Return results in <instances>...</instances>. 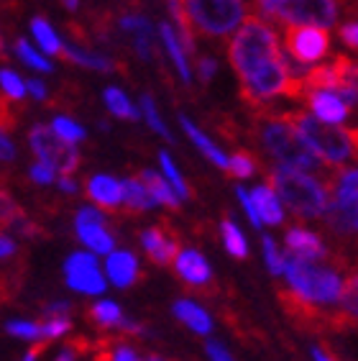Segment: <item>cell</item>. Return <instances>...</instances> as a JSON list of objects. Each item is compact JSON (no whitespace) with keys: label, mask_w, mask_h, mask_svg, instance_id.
I'll return each mask as SVG.
<instances>
[{"label":"cell","mask_w":358,"mask_h":361,"mask_svg":"<svg viewBox=\"0 0 358 361\" xmlns=\"http://www.w3.org/2000/svg\"><path fill=\"white\" fill-rule=\"evenodd\" d=\"M207 356H210V361H235L218 341H210V343H207Z\"/></svg>","instance_id":"cell-45"},{"label":"cell","mask_w":358,"mask_h":361,"mask_svg":"<svg viewBox=\"0 0 358 361\" xmlns=\"http://www.w3.org/2000/svg\"><path fill=\"white\" fill-rule=\"evenodd\" d=\"M64 6H67L69 11H75V8L80 6V0H64Z\"/></svg>","instance_id":"cell-55"},{"label":"cell","mask_w":358,"mask_h":361,"mask_svg":"<svg viewBox=\"0 0 358 361\" xmlns=\"http://www.w3.org/2000/svg\"><path fill=\"white\" fill-rule=\"evenodd\" d=\"M47 346H49V343H47V338H39V343H36V346L31 348V351H28V354H26V359H23V361H36V356L42 354V348H47Z\"/></svg>","instance_id":"cell-51"},{"label":"cell","mask_w":358,"mask_h":361,"mask_svg":"<svg viewBox=\"0 0 358 361\" xmlns=\"http://www.w3.org/2000/svg\"><path fill=\"white\" fill-rule=\"evenodd\" d=\"M59 188H62L64 192H75V182H72V177H59Z\"/></svg>","instance_id":"cell-52"},{"label":"cell","mask_w":358,"mask_h":361,"mask_svg":"<svg viewBox=\"0 0 358 361\" xmlns=\"http://www.w3.org/2000/svg\"><path fill=\"white\" fill-rule=\"evenodd\" d=\"M340 39L351 49H358V18L356 21H348L345 26H340Z\"/></svg>","instance_id":"cell-44"},{"label":"cell","mask_w":358,"mask_h":361,"mask_svg":"<svg viewBox=\"0 0 358 361\" xmlns=\"http://www.w3.org/2000/svg\"><path fill=\"white\" fill-rule=\"evenodd\" d=\"M105 269L116 287H131L138 279V262L131 251H111Z\"/></svg>","instance_id":"cell-19"},{"label":"cell","mask_w":358,"mask_h":361,"mask_svg":"<svg viewBox=\"0 0 358 361\" xmlns=\"http://www.w3.org/2000/svg\"><path fill=\"white\" fill-rule=\"evenodd\" d=\"M6 54V49H3V36H0V56Z\"/></svg>","instance_id":"cell-56"},{"label":"cell","mask_w":358,"mask_h":361,"mask_svg":"<svg viewBox=\"0 0 358 361\" xmlns=\"http://www.w3.org/2000/svg\"><path fill=\"white\" fill-rule=\"evenodd\" d=\"M64 277L72 290L85 292V295H100L105 290V277L92 254H80V251L72 254L64 262Z\"/></svg>","instance_id":"cell-11"},{"label":"cell","mask_w":358,"mask_h":361,"mask_svg":"<svg viewBox=\"0 0 358 361\" xmlns=\"http://www.w3.org/2000/svg\"><path fill=\"white\" fill-rule=\"evenodd\" d=\"M123 205L128 213H146L149 208H154V197L146 190V185L138 177L123 182Z\"/></svg>","instance_id":"cell-25"},{"label":"cell","mask_w":358,"mask_h":361,"mask_svg":"<svg viewBox=\"0 0 358 361\" xmlns=\"http://www.w3.org/2000/svg\"><path fill=\"white\" fill-rule=\"evenodd\" d=\"M146 361H164V359H159V356H149Z\"/></svg>","instance_id":"cell-57"},{"label":"cell","mask_w":358,"mask_h":361,"mask_svg":"<svg viewBox=\"0 0 358 361\" xmlns=\"http://www.w3.org/2000/svg\"><path fill=\"white\" fill-rule=\"evenodd\" d=\"M138 180L144 182L146 190L152 192L154 202H161V205H166V208L179 210V195L174 192L172 185H169L164 177H159V174L152 172V169H144V172L138 174Z\"/></svg>","instance_id":"cell-22"},{"label":"cell","mask_w":358,"mask_h":361,"mask_svg":"<svg viewBox=\"0 0 358 361\" xmlns=\"http://www.w3.org/2000/svg\"><path fill=\"white\" fill-rule=\"evenodd\" d=\"M28 174H31V180L36 182V185H49V182H54L56 172L49 164H44V161H36L34 167L28 169Z\"/></svg>","instance_id":"cell-41"},{"label":"cell","mask_w":358,"mask_h":361,"mask_svg":"<svg viewBox=\"0 0 358 361\" xmlns=\"http://www.w3.org/2000/svg\"><path fill=\"white\" fill-rule=\"evenodd\" d=\"M284 47L297 64H317L331 49V36L320 26H287Z\"/></svg>","instance_id":"cell-10"},{"label":"cell","mask_w":358,"mask_h":361,"mask_svg":"<svg viewBox=\"0 0 358 361\" xmlns=\"http://www.w3.org/2000/svg\"><path fill=\"white\" fill-rule=\"evenodd\" d=\"M39 328H42V338L51 341L67 334L69 328H72V320H69V315H44Z\"/></svg>","instance_id":"cell-35"},{"label":"cell","mask_w":358,"mask_h":361,"mask_svg":"<svg viewBox=\"0 0 358 361\" xmlns=\"http://www.w3.org/2000/svg\"><path fill=\"white\" fill-rule=\"evenodd\" d=\"M338 8L340 0H282L276 23L331 28L338 21Z\"/></svg>","instance_id":"cell-9"},{"label":"cell","mask_w":358,"mask_h":361,"mask_svg":"<svg viewBox=\"0 0 358 361\" xmlns=\"http://www.w3.org/2000/svg\"><path fill=\"white\" fill-rule=\"evenodd\" d=\"M8 334L16 336V338H42V328L39 323H23V320H13L8 323Z\"/></svg>","instance_id":"cell-40"},{"label":"cell","mask_w":358,"mask_h":361,"mask_svg":"<svg viewBox=\"0 0 358 361\" xmlns=\"http://www.w3.org/2000/svg\"><path fill=\"white\" fill-rule=\"evenodd\" d=\"M174 315H177L185 326L192 328L195 334H210V328H213L210 315H207L200 305L190 302V300H179V302H174Z\"/></svg>","instance_id":"cell-24"},{"label":"cell","mask_w":358,"mask_h":361,"mask_svg":"<svg viewBox=\"0 0 358 361\" xmlns=\"http://www.w3.org/2000/svg\"><path fill=\"white\" fill-rule=\"evenodd\" d=\"M59 59L72 62V64H80V67H90V70H97V72L116 70V64H113L111 59H105V56L95 54V51H87V47H72V44H69L67 49L62 47Z\"/></svg>","instance_id":"cell-23"},{"label":"cell","mask_w":358,"mask_h":361,"mask_svg":"<svg viewBox=\"0 0 358 361\" xmlns=\"http://www.w3.org/2000/svg\"><path fill=\"white\" fill-rule=\"evenodd\" d=\"M174 269L182 279H185L190 287H205L213 282V271L207 267L205 257H202L200 251L195 249H179V254L174 257Z\"/></svg>","instance_id":"cell-16"},{"label":"cell","mask_w":358,"mask_h":361,"mask_svg":"<svg viewBox=\"0 0 358 361\" xmlns=\"http://www.w3.org/2000/svg\"><path fill=\"white\" fill-rule=\"evenodd\" d=\"M26 92H31L36 100H47V87H44V82H39V80H28Z\"/></svg>","instance_id":"cell-48"},{"label":"cell","mask_w":358,"mask_h":361,"mask_svg":"<svg viewBox=\"0 0 358 361\" xmlns=\"http://www.w3.org/2000/svg\"><path fill=\"white\" fill-rule=\"evenodd\" d=\"M256 169H259V159H256L251 152H246V149L235 152L233 157L228 159V172L233 174V177H241V180L256 174Z\"/></svg>","instance_id":"cell-31"},{"label":"cell","mask_w":358,"mask_h":361,"mask_svg":"<svg viewBox=\"0 0 358 361\" xmlns=\"http://www.w3.org/2000/svg\"><path fill=\"white\" fill-rule=\"evenodd\" d=\"M302 100L310 103L315 118L325 121V123H333V126L343 123V121L348 118V113H351V108L331 90H307V92H302Z\"/></svg>","instance_id":"cell-15"},{"label":"cell","mask_w":358,"mask_h":361,"mask_svg":"<svg viewBox=\"0 0 358 361\" xmlns=\"http://www.w3.org/2000/svg\"><path fill=\"white\" fill-rule=\"evenodd\" d=\"M103 97H105V105L111 108L113 116H118V118H125V121H136L138 118V111L131 105V100H128V95H125L123 90H118V87H108Z\"/></svg>","instance_id":"cell-28"},{"label":"cell","mask_w":358,"mask_h":361,"mask_svg":"<svg viewBox=\"0 0 358 361\" xmlns=\"http://www.w3.org/2000/svg\"><path fill=\"white\" fill-rule=\"evenodd\" d=\"M197 70H200V80H202V82H210V77L215 75L218 64H215V59H210V56H202L200 62H197Z\"/></svg>","instance_id":"cell-46"},{"label":"cell","mask_w":358,"mask_h":361,"mask_svg":"<svg viewBox=\"0 0 358 361\" xmlns=\"http://www.w3.org/2000/svg\"><path fill=\"white\" fill-rule=\"evenodd\" d=\"M276 56H282V44L268 21L254 16L235 28L233 42L228 47V59L233 64L238 80L248 77Z\"/></svg>","instance_id":"cell-5"},{"label":"cell","mask_w":358,"mask_h":361,"mask_svg":"<svg viewBox=\"0 0 358 361\" xmlns=\"http://www.w3.org/2000/svg\"><path fill=\"white\" fill-rule=\"evenodd\" d=\"M16 54L21 56L23 62L31 67V70H39V72H51V64L47 62V56H42L39 51H36L31 44H26L23 39H18L16 42Z\"/></svg>","instance_id":"cell-36"},{"label":"cell","mask_w":358,"mask_h":361,"mask_svg":"<svg viewBox=\"0 0 358 361\" xmlns=\"http://www.w3.org/2000/svg\"><path fill=\"white\" fill-rule=\"evenodd\" d=\"M138 361H141V359H138Z\"/></svg>","instance_id":"cell-58"},{"label":"cell","mask_w":358,"mask_h":361,"mask_svg":"<svg viewBox=\"0 0 358 361\" xmlns=\"http://www.w3.org/2000/svg\"><path fill=\"white\" fill-rule=\"evenodd\" d=\"M75 359H77L75 351H72V348H64V354L59 356V359H56V361H75Z\"/></svg>","instance_id":"cell-54"},{"label":"cell","mask_w":358,"mask_h":361,"mask_svg":"<svg viewBox=\"0 0 358 361\" xmlns=\"http://www.w3.org/2000/svg\"><path fill=\"white\" fill-rule=\"evenodd\" d=\"M121 26H123L125 31H133V34H138V31H152L149 21H146V18H141V16H123Z\"/></svg>","instance_id":"cell-43"},{"label":"cell","mask_w":358,"mask_h":361,"mask_svg":"<svg viewBox=\"0 0 358 361\" xmlns=\"http://www.w3.org/2000/svg\"><path fill=\"white\" fill-rule=\"evenodd\" d=\"M85 318L97 328H118V323L123 320V313H121V307H118L116 302L103 300V302L90 305L87 310H85Z\"/></svg>","instance_id":"cell-27"},{"label":"cell","mask_w":358,"mask_h":361,"mask_svg":"<svg viewBox=\"0 0 358 361\" xmlns=\"http://www.w3.org/2000/svg\"><path fill=\"white\" fill-rule=\"evenodd\" d=\"M31 34L36 36L39 47L47 49L49 54H54V56L62 54V42H59V36L54 34V28L49 26V21H44V18H34V21H31Z\"/></svg>","instance_id":"cell-29"},{"label":"cell","mask_w":358,"mask_h":361,"mask_svg":"<svg viewBox=\"0 0 358 361\" xmlns=\"http://www.w3.org/2000/svg\"><path fill=\"white\" fill-rule=\"evenodd\" d=\"M179 123H182V128H185V133H187V136H190V139L195 141V146H197V149H200V152L205 154L207 159L213 161V164H218V167L228 169V157L221 152V149H218V146L213 144V141L207 139L205 133H202L200 128H197V126L192 123V121L185 118V116H182V118H179Z\"/></svg>","instance_id":"cell-26"},{"label":"cell","mask_w":358,"mask_h":361,"mask_svg":"<svg viewBox=\"0 0 358 361\" xmlns=\"http://www.w3.org/2000/svg\"><path fill=\"white\" fill-rule=\"evenodd\" d=\"M312 356H315V361H335L333 356H328L325 351H320V348H315V351H312Z\"/></svg>","instance_id":"cell-53"},{"label":"cell","mask_w":358,"mask_h":361,"mask_svg":"<svg viewBox=\"0 0 358 361\" xmlns=\"http://www.w3.org/2000/svg\"><path fill=\"white\" fill-rule=\"evenodd\" d=\"M264 254H266V264L271 269V274H282L284 271V254L276 249L274 238L264 236Z\"/></svg>","instance_id":"cell-39"},{"label":"cell","mask_w":358,"mask_h":361,"mask_svg":"<svg viewBox=\"0 0 358 361\" xmlns=\"http://www.w3.org/2000/svg\"><path fill=\"white\" fill-rule=\"evenodd\" d=\"M85 195H87L95 205H100L103 210L116 213V210L123 205V182L113 180V177H105V174H97V177L87 180Z\"/></svg>","instance_id":"cell-17"},{"label":"cell","mask_w":358,"mask_h":361,"mask_svg":"<svg viewBox=\"0 0 358 361\" xmlns=\"http://www.w3.org/2000/svg\"><path fill=\"white\" fill-rule=\"evenodd\" d=\"M141 108H144V116H146V121H149V126H152L154 131L161 133L164 139L172 141V133H169V128H166V126H164V121H161V116H159L156 105H154L152 97H149V95L141 97Z\"/></svg>","instance_id":"cell-38"},{"label":"cell","mask_w":358,"mask_h":361,"mask_svg":"<svg viewBox=\"0 0 358 361\" xmlns=\"http://www.w3.org/2000/svg\"><path fill=\"white\" fill-rule=\"evenodd\" d=\"M0 92L16 103H21L26 95V82L13 70H0Z\"/></svg>","instance_id":"cell-33"},{"label":"cell","mask_w":358,"mask_h":361,"mask_svg":"<svg viewBox=\"0 0 358 361\" xmlns=\"http://www.w3.org/2000/svg\"><path fill=\"white\" fill-rule=\"evenodd\" d=\"M223 241H226V249L230 257L235 259H246L248 257V246H246V238L238 228H235L233 221H223Z\"/></svg>","instance_id":"cell-30"},{"label":"cell","mask_w":358,"mask_h":361,"mask_svg":"<svg viewBox=\"0 0 358 361\" xmlns=\"http://www.w3.org/2000/svg\"><path fill=\"white\" fill-rule=\"evenodd\" d=\"M75 228H77V236L82 238L95 254H111L113 246H116L113 236L105 228V218L100 210L82 208L75 218Z\"/></svg>","instance_id":"cell-14"},{"label":"cell","mask_w":358,"mask_h":361,"mask_svg":"<svg viewBox=\"0 0 358 361\" xmlns=\"http://www.w3.org/2000/svg\"><path fill=\"white\" fill-rule=\"evenodd\" d=\"M159 34H161V42H164L166 51H169V56H172V62H174V67H177L179 77H182L185 82H190V80H192V70H190L187 51H185V47H182V42H179L174 26L172 23H161V26H159Z\"/></svg>","instance_id":"cell-21"},{"label":"cell","mask_w":358,"mask_h":361,"mask_svg":"<svg viewBox=\"0 0 358 361\" xmlns=\"http://www.w3.org/2000/svg\"><path fill=\"white\" fill-rule=\"evenodd\" d=\"M259 111L261 113H259V121H256V139L276 164L302 169V172L310 174L323 172L325 164L297 139V133L282 118V113H271L268 108H259Z\"/></svg>","instance_id":"cell-1"},{"label":"cell","mask_w":358,"mask_h":361,"mask_svg":"<svg viewBox=\"0 0 358 361\" xmlns=\"http://www.w3.org/2000/svg\"><path fill=\"white\" fill-rule=\"evenodd\" d=\"M179 11L192 34L205 39H226L246 21V0H179Z\"/></svg>","instance_id":"cell-6"},{"label":"cell","mask_w":358,"mask_h":361,"mask_svg":"<svg viewBox=\"0 0 358 361\" xmlns=\"http://www.w3.org/2000/svg\"><path fill=\"white\" fill-rule=\"evenodd\" d=\"M238 200H241L243 210H246L248 221H251L256 228H259V226H261V218H259V213H256V205H254V200H251V192H246L243 188H238Z\"/></svg>","instance_id":"cell-42"},{"label":"cell","mask_w":358,"mask_h":361,"mask_svg":"<svg viewBox=\"0 0 358 361\" xmlns=\"http://www.w3.org/2000/svg\"><path fill=\"white\" fill-rule=\"evenodd\" d=\"M159 161H161V169H164V174H166V180H169V185H172V190L179 195V197H190V188H187V182H185V177L179 174V169L174 167V161H172V157L166 152H161L159 154Z\"/></svg>","instance_id":"cell-34"},{"label":"cell","mask_w":358,"mask_h":361,"mask_svg":"<svg viewBox=\"0 0 358 361\" xmlns=\"http://www.w3.org/2000/svg\"><path fill=\"white\" fill-rule=\"evenodd\" d=\"M325 223L340 241L358 238V164L331 174Z\"/></svg>","instance_id":"cell-7"},{"label":"cell","mask_w":358,"mask_h":361,"mask_svg":"<svg viewBox=\"0 0 358 361\" xmlns=\"http://www.w3.org/2000/svg\"><path fill=\"white\" fill-rule=\"evenodd\" d=\"M287 249L295 257L310 259V262H320V259L328 257V249L320 241V236H315L312 231L304 228H290V233H287Z\"/></svg>","instance_id":"cell-18"},{"label":"cell","mask_w":358,"mask_h":361,"mask_svg":"<svg viewBox=\"0 0 358 361\" xmlns=\"http://www.w3.org/2000/svg\"><path fill=\"white\" fill-rule=\"evenodd\" d=\"M51 128H54L56 136H62V139H64V141H69V144H80V141L85 139V128H82V126L75 123L72 118H64V116L54 118Z\"/></svg>","instance_id":"cell-37"},{"label":"cell","mask_w":358,"mask_h":361,"mask_svg":"<svg viewBox=\"0 0 358 361\" xmlns=\"http://www.w3.org/2000/svg\"><path fill=\"white\" fill-rule=\"evenodd\" d=\"M16 254V243L8 236H0V259H8Z\"/></svg>","instance_id":"cell-49"},{"label":"cell","mask_w":358,"mask_h":361,"mask_svg":"<svg viewBox=\"0 0 358 361\" xmlns=\"http://www.w3.org/2000/svg\"><path fill=\"white\" fill-rule=\"evenodd\" d=\"M251 200L256 205V213L261 218V223L268 226H279L284 221V210H282V200L276 197V192L268 185H259V188L251 192Z\"/></svg>","instance_id":"cell-20"},{"label":"cell","mask_w":358,"mask_h":361,"mask_svg":"<svg viewBox=\"0 0 358 361\" xmlns=\"http://www.w3.org/2000/svg\"><path fill=\"white\" fill-rule=\"evenodd\" d=\"M13 159H16L13 144H11V139H8L6 133L0 131V161H13Z\"/></svg>","instance_id":"cell-47"},{"label":"cell","mask_w":358,"mask_h":361,"mask_svg":"<svg viewBox=\"0 0 358 361\" xmlns=\"http://www.w3.org/2000/svg\"><path fill=\"white\" fill-rule=\"evenodd\" d=\"M23 218H26V213L16 205V200L6 192V190L0 188V226H6V228H16Z\"/></svg>","instance_id":"cell-32"},{"label":"cell","mask_w":358,"mask_h":361,"mask_svg":"<svg viewBox=\"0 0 358 361\" xmlns=\"http://www.w3.org/2000/svg\"><path fill=\"white\" fill-rule=\"evenodd\" d=\"M282 118L290 123V128L297 133V139L302 141L328 167H343L356 157V149H353L351 139H348V131H343V128L325 123V121L315 118L307 111L282 113Z\"/></svg>","instance_id":"cell-4"},{"label":"cell","mask_w":358,"mask_h":361,"mask_svg":"<svg viewBox=\"0 0 358 361\" xmlns=\"http://www.w3.org/2000/svg\"><path fill=\"white\" fill-rule=\"evenodd\" d=\"M28 144H31V152L36 154V159L49 164L62 177H72L80 169V161H82L80 152L75 149V144H69L62 136H56L54 128H47L42 123L34 126L28 131Z\"/></svg>","instance_id":"cell-8"},{"label":"cell","mask_w":358,"mask_h":361,"mask_svg":"<svg viewBox=\"0 0 358 361\" xmlns=\"http://www.w3.org/2000/svg\"><path fill=\"white\" fill-rule=\"evenodd\" d=\"M141 243H144V251L149 254V259L159 267L172 264L174 257L179 254V236L169 223H159V226L146 228L141 233Z\"/></svg>","instance_id":"cell-13"},{"label":"cell","mask_w":358,"mask_h":361,"mask_svg":"<svg viewBox=\"0 0 358 361\" xmlns=\"http://www.w3.org/2000/svg\"><path fill=\"white\" fill-rule=\"evenodd\" d=\"M69 302H54V305H49L47 310H44V315H69Z\"/></svg>","instance_id":"cell-50"},{"label":"cell","mask_w":358,"mask_h":361,"mask_svg":"<svg viewBox=\"0 0 358 361\" xmlns=\"http://www.w3.org/2000/svg\"><path fill=\"white\" fill-rule=\"evenodd\" d=\"M351 326H358V271L343 282L335 310H325L320 331H345Z\"/></svg>","instance_id":"cell-12"},{"label":"cell","mask_w":358,"mask_h":361,"mask_svg":"<svg viewBox=\"0 0 358 361\" xmlns=\"http://www.w3.org/2000/svg\"><path fill=\"white\" fill-rule=\"evenodd\" d=\"M340 267H325L310 262V259H300L295 254L284 257V274L290 282V290L297 298L302 300L304 305L325 310L333 307L340 298L343 290V277H340Z\"/></svg>","instance_id":"cell-3"},{"label":"cell","mask_w":358,"mask_h":361,"mask_svg":"<svg viewBox=\"0 0 358 361\" xmlns=\"http://www.w3.org/2000/svg\"><path fill=\"white\" fill-rule=\"evenodd\" d=\"M268 188L274 190L276 197H279L297 218L315 221V218L325 216L331 192H328V185H325L323 180H317L315 174L276 164V167L268 172Z\"/></svg>","instance_id":"cell-2"}]
</instances>
